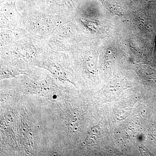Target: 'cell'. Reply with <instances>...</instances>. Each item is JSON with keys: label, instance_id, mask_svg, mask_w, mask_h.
Segmentation results:
<instances>
[{"label": "cell", "instance_id": "cell-1", "mask_svg": "<svg viewBox=\"0 0 156 156\" xmlns=\"http://www.w3.org/2000/svg\"><path fill=\"white\" fill-rule=\"evenodd\" d=\"M50 51L45 40L29 36L0 48V62L21 69L39 67Z\"/></svg>", "mask_w": 156, "mask_h": 156}, {"label": "cell", "instance_id": "cell-2", "mask_svg": "<svg viewBox=\"0 0 156 156\" xmlns=\"http://www.w3.org/2000/svg\"><path fill=\"white\" fill-rule=\"evenodd\" d=\"M21 25L31 35L45 40L56 28L72 20L73 16L53 14L41 6L17 7Z\"/></svg>", "mask_w": 156, "mask_h": 156}, {"label": "cell", "instance_id": "cell-3", "mask_svg": "<svg viewBox=\"0 0 156 156\" xmlns=\"http://www.w3.org/2000/svg\"><path fill=\"white\" fill-rule=\"evenodd\" d=\"M47 70L61 83L76 87L75 71L70 51H50L49 56L39 66Z\"/></svg>", "mask_w": 156, "mask_h": 156}, {"label": "cell", "instance_id": "cell-4", "mask_svg": "<svg viewBox=\"0 0 156 156\" xmlns=\"http://www.w3.org/2000/svg\"><path fill=\"white\" fill-rule=\"evenodd\" d=\"M76 30L72 21L56 28L45 41L51 51H70L77 41Z\"/></svg>", "mask_w": 156, "mask_h": 156}, {"label": "cell", "instance_id": "cell-5", "mask_svg": "<svg viewBox=\"0 0 156 156\" xmlns=\"http://www.w3.org/2000/svg\"><path fill=\"white\" fill-rule=\"evenodd\" d=\"M16 1L9 0L1 2L0 29L22 26L20 14L16 5Z\"/></svg>", "mask_w": 156, "mask_h": 156}, {"label": "cell", "instance_id": "cell-6", "mask_svg": "<svg viewBox=\"0 0 156 156\" xmlns=\"http://www.w3.org/2000/svg\"><path fill=\"white\" fill-rule=\"evenodd\" d=\"M79 0H42L41 6L53 14L73 16Z\"/></svg>", "mask_w": 156, "mask_h": 156}, {"label": "cell", "instance_id": "cell-7", "mask_svg": "<svg viewBox=\"0 0 156 156\" xmlns=\"http://www.w3.org/2000/svg\"><path fill=\"white\" fill-rule=\"evenodd\" d=\"M0 48H2L14 44L31 35L23 27L19 26L0 29Z\"/></svg>", "mask_w": 156, "mask_h": 156}, {"label": "cell", "instance_id": "cell-8", "mask_svg": "<svg viewBox=\"0 0 156 156\" xmlns=\"http://www.w3.org/2000/svg\"><path fill=\"white\" fill-rule=\"evenodd\" d=\"M1 62V81L17 78L20 75L28 76L29 69H21L2 62Z\"/></svg>", "mask_w": 156, "mask_h": 156}, {"label": "cell", "instance_id": "cell-9", "mask_svg": "<svg viewBox=\"0 0 156 156\" xmlns=\"http://www.w3.org/2000/svg\"><path fill=\"white\" fill-rule=\"evenodd\" d=\"M100 136V127L98 126H94L88 133L86 138V142L88 145H95L98 141Z\"/></svg>", "mask_w": 156, "mask_h": 156}, {"label": "cell", "instance_id": "cell-10", "mask_svg": "<svg viewBox=\"0 0 156 156\" xmlns=\"http://www.w3.org/2000/svg\"><path fill=\"white\" fill-rule=\"evenodd\" d=\"M49 155L50 156H61L62 155L61 153L58 152V151H53L50 153Z\"/></svg>", "mask_w": 156, "mask_h": 156}]
</instances>
